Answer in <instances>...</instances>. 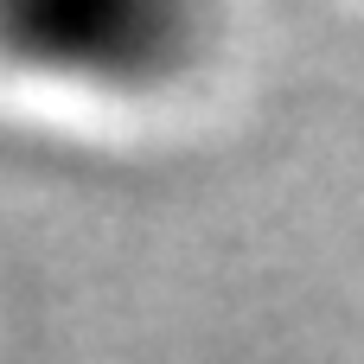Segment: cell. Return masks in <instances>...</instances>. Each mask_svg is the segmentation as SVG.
I'll list each match as a JSON object with an SVG mask.
<instances>
[{
  "mask_svg": "<svg viewBox=\"0 0 364 364\" xmlns=\"http://www.w3.org/2000/svg\"><path fill=\"white\" fill-rule=\"evenodd\" d=\"M0 32L77 77L96 83H154L186 58L192 19L173 6H26L6 13Z\"/></svg>",
  "mask_w": 364,
  "mask_h": 364,
  "instance_id": "1",
  "label": "cell"
}]
</instances>
